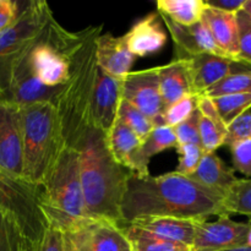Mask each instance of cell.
<instances>
[{
	"label": "cell",
	"mask_w": 251,
	"mask_h": 251,
	"mask_svg": "<svg viewBox=\"0 0 251 251\" xmlns=\"http://www.w3.org/2000/svg\"><path fill=\"white\" fill-rule=\"evenodd\" d=\"M223 206L228 215L239 213L251 218V178L238 179L223 196Z\"/></svg>",
	"instance_id": "cell-27"
},
{
	"label": "cell",
	"mask_w": 251,
	"mask_h": 251,
	"mask_svg": "<svg viewBox=\"0 0 251 251\" xmlns=\"http://www.w3.org/2000/svg\"><path fill=\"white\" fill-rule=\"evenodd\" d=\"M196 108H198V96H186V97L181 98L173 104L164 108L159 125H166V126L173 129L174 126L183 123L186 118L190 117Z\"/></svg>",
	"instance_id": "cell-32"
},
{
	"label": "cell",
	"mask_w": 251,
	"mask_h": 251,
	"mask_svg": "<svg viewBox=\"0 0 251 251\" xmlns=\"http://www.w3.org/2000/svg\"><path fill=\"white\" fill-rule=\"evenodd\" d=\"M103 25L87 27V34L70 58L69 78L54 100L53 105L60 120L61 134L68 147L75 150L83 135L96 126L92 119L97 59L96 38Z\"/></svg>",
	"instance_id": "cell-3"
},
{
	"label": "cell",
	"mask_w": 251,
	"mask_h": 251,
	"mask_svg": "<svg viewBox=\"0 0 251 251\" xmlns=\"http://www.w3.org/2000/svg\"><path fill=\"white\" fill-rule=\"evenodd\" d=\"M203 2L207 7L229 14H237L243 9L245 0H203Z\"/></svg>",
	"instance_id": "cell-41"
},
{
	"label": "cell",
	"mask_w": 251,
	"mask_h": 251,
	"mask_svg": "<svg viewBox=\"0 0 251 251\" xmlns=\"http://www.w3.org/2000/svg\"><path fill=\"white\" fill-rule=\"evenodd\" d=\"M127 225H132L159 238L181 243L190 248L193 247L194 238H195L196 221L184 220V218L147 217L132 221Z\"/></svg>",
	"instance_id": "cell-21"
},
{
	"label": "cell",
	"mask_w": 251,
	"mask_h": 251,
	"mask_svg": "<svg viewBox=\"0 0 251 251\" xmlns=\"http://www.w3.org/2000/svg\"><path fill=\"white\" fill-rule=\"evenodd\" d=\"M65 237L76 251H132L122 228L100 218H86Z\"/></svg>",
	"instance_id": "cell-10"
},
{
	"label": "cell",
	"mask_w": 251,
	"mask_h": 251,
	"mask_svg": "<svg viewBox=\"0 0 251 251\" xmlns=\"http://www.w3.org/2000/svg\"><path fill=\"white\" fill-rule=\"evenodd\" d=\"M157 70L164 108L186 96L194 95L186 60L174 59L167 65L158 66Z\"/></svg>",
	"instance_id": "cell-22"
},
{
	"label": "cell",
	"mask_w": 251,
	"mask_h": 251,
	"mask_svg": "<svg viewBox=\"0 0 251 251\" xmlns=\"http://www.w3.org/2000/svg\"><path fill=\"white\" fill-rule=\"evenodd\" d=\"M80 178L88 218L122 226V202L131 172L114 161L97 126L88 130L77 146Z\"/></svg>",
	"instance_id": "cell-2"
},
{
	"label": "cell",
	"mask_w": 251,
	"mask_h": 251,
	"mask_svg": "<svg viewBox=\"0 0 251 251\" xmlns=\"http://www.w3.org/2000/svg\"><path fill=\"white\" fill-rule=\"evenodd\" d=\"M211 100L215 103L218 114L226 126H228L233 120L251 109V93L222 96V97L211 98Z\"/></svg>",
	"instance_id": "cell-28"
},
{
	"label": "cell",
	"mask_w": 251,
	"mask_h": 251,
	"mask_svg": "<svg viewBox=\"0 0 251 251\" xmlns=\"http://www.w3.org/2000/svg\"><path fill=\"white\" fill-rule=\"evenodd\" d=\"M189 178L223 195L238 180L234 176V171L227 167L216 153H203L198 168L189 176Z\"/></svg>",
	"instance_id": "cell-23"
},
{
	"label": "cell",
	"mask_w": 251,
	"mask_h": 251,
	"mask_svg": "<svg viewBox=\"0 0 251 251\" xmlns=\"http://www.w3.org/2000/svg\"><path fill=\"white\" fill-rule=\"evenodd\" d=\"M250 223L235 222L222 215L215 222H196L191 251H228L247 247Z\"/></svg>",
	"instance_id": "cell-12"
},
{
	"label": "cell",
	"mask_w": 251,
	"mask_h": 251,
	"mask_svg": "<svg viewBox=\"0 0 251 251\" xmlns=\"http://www.w3.org/2000/svg\"><path fill=\"white\" fill-rule=\"evenodd\" d=\"M237 24L239 41L238 59L251 65V16L240 10L237 12Z\"/></svg>",
	"instance_id": "cell-35"
},
{
	"label": "cell",
	"mask_w": 251,
	"mask_h": 251,
	"mask_svg": "<svg viewBox=\"0 0 251 251\" xmlns=\"http://www.w3.org/2000/svg\"><path fill=\"white\" fill-rule=\"evenodd\" d=\"M226 134H227L226 130L221 129L212 120L203 117L200 113L199 135H200V145L205 153H215L216 150L223 146Z\"/></svg>",
	"instance_id": "cell-33"
},
{
	"label": "cell",
	"mask_w": 251,
	"mask_h": 251,
	"mask_svg": "<svg viewBox=\"0 0 251 251\" xmlns=\"http://www.w3.org/2000/svg\"><path fill=\"white\" fill-rule=\"evenodd\" d=\"M87 34V28L70 32L53 19L27 53V64L32 75L43 85H64L70 73V58Z\"/></svg>",
	"instance_id": "cell-7"
},
{
	"label": "cell",
	"mask_w": 251,
	"mask_h": 251,
	"mask_svg": "<svg viewBox=\"0 0 251 251\" xmlns=\"http://www.w3.org/2000/svg\"><path fill=\"white\" fill-rule=\"evenodd\" d=\"M178 146L173 129L166 125H157L141 141L139 149L130 158L129 171L139 176H150L149 164L152 157Z\"/></svg>",
	"instance_id": "cell-19"
},
{
	"label": "cell",
	"mask_w": 251,
	"mask_h": 251,
	"mask_svg": "<svg viewBox=\"0 0 251 251\" xmlns=\"http://www.w3.org/2000/svg\"><path fill=\"white\" fill-rule=\"evenodd\" d=\"M162 21L168 28L174 44V53L176 60H185L199 54H213V55L228 56L216 44L212 34L208 31L205 22L199 21L191 26H183L163 14H158ZM230 58V56H229Z\"/></svg>",
	"instance_id": "cell-14"
},
{
	"label": "cell",
	"mask_w": 251,
	"mask_h": 251,
	"mask_svg": "<svg viewBox=\"0 0 251 251\" xmlns=\"http://www.w3.org/2000/svg\"><path fill=\"white\" fill-rule=\"evenodd\" d=\"M123 100L144 113L154 126L164 110L157 68L131 71L123 78Z\"/></svg>",
	"instance_id": "cell-11"
},
{
	"label": "cell",
	"mask_w": 251,
	"mask_h": 251,
	"mask_svg": "<svg viewBox=\"0 0 251 251\" xmlns=\"http://www.w3.org/2000/svg\"><path fill=\"white\" fill-rule=\"evenodd\" d=\"M223 194L205 188L176 172L158 176L131 173L122 202V226L147 217H176L207 221L228 215Z\"/></svg>",
	"instance_id": "cell-1"
},
{
	"label": "cell",
	"mask_w": 251,
	"mask_h": 251,
	"mask_svg": "<svg viewBox=\"0 0 251 251\" xmlns=\"http://www.w3.org/2000/svg\"><path fill=\"white\" fill-rule=\"evenodd\" d=\"M243 11L247 12L249 16H251V0H245L244 2V6H243Z\"/></svg>",
	"instance_id": "cell-42"
},
{
	"label": "cell",
	"mask_w": 251,
	"mask_h": 251,
	"mask_svg": "<svg viewBox=\"0 0 251 251\" xmlns=\"http://www.w3.org/2000/svg\"><path fill=\"white\" fill-rule=\"evenodd\" d=\"M199 119H200V112H199V109L196 108L190 117L186 118L183 123H180V124H178L176 126L173 127V131L176 136L178 145H200ZM201 149H202V147H201Z\"/></svg>",
	"instance_id": "cell-36"
},
{
	"label": "cell",
	"mask_w": 251,
	"mask_h": 251,
	"mask_svg": "<svg viewBox=\"0 0 251 251\" xmlns=\"http://www.w3.org/2000/svg\"><path fill=\"white\" fill-rule=\"evenodd\" d=\"M53 19L47 1H20L17 20L10 28L0 33V98L9 90L15 66L28 53Z\"/></svg>",
	"instance_id": "cell-6"
},
{
	"label": "cell",
	"mask_w": 251,
	"mask_h": 251,
	"mask_svg": "<svg viewBox=\"0 0 251 251\" xmlns=\"http://www.w3.org/2000/svg\"><path fill=\"white\" fill-rule=\"evenodd\" d=\"M250 227H249V232H248V237H247V247L251 248V220L249 221Z\"/></svg>",
	"instance_id": "cell-44"
},
{
	"label": "cell",
	"mask_w": 251,
	"mask_h": 251,
	"mask_svg": "<svg viewBox=\"0 0 251 251\" xmlns=\"http://www.w3.org/2000/svg\"><path fill=\"white\" fill-rule=\"evenodd\" d=\"M33 251H65V235L59 229L48 227Z\"/></svg>",
	"instance_id": "cell-39"
},
{
	"label": "cell",
	"mask_w": 251,
	"mask_h": 251,
	"mask_svg": "<svg viewBox=\"0 0 251 251\" xmlns=\"http://www.w3.org/2000/svg\"><path fill=\"white\" fill-rule=\"evenodd\" d=\"M202 21L206 24L221 50L230 58L238 59L239 41H238L237 14L223 12L205 5Z\"/></svg>",
	"instance_id": "cell-20"
},
{
	"label": "cell",
	"mask_w": 251,
	"mask_h": 251,
	"mask_svg": "<svg viewBox=\"0 0 251 251\" xmlns=\"http://www.w3.org/2000/svg\"><path fill=\"white\" fill-rule=\"evenodd\" d=\"M0 251H33L19 226L0 211Z\"/></svg>",
	"instance_id": "cell-29"
},
{
	"label": "cell",
	"mask_w": 251,
	"mask_h": 251,
	"mask_svg": "<svg viewBox=\"0 0 251 251\" xmlns=\"http://www.w3.org/2000/svg\"><path fill=\"white\" fill-rule=\"evenodd\" d=\"M123 98V78L108 75L97 66L92 97V119L96 126L107 134L118 117Z\"/></svg>",
	"instance_id": "cell-15"
},
{
	"label": "cell",
	"mask_w": 251,
	"mask_h": 251,
	"mask_svg": "<svg viewBox=\"0 0 251 251\" xmlns=\"http://www.w3.org/2000/svg\"><path fill=\"white\" fill-rule=\"evenodd\" d=\"M123 37L127 49L135 58L157 53L167 42V34L159 21L158 12L140 20Z\"/></svg>",
	"instance_id": "cell-18"
},
{
	"label": "cell",
	"mask_w": 251,
	"mask_h": 251,
	"mask_svg": "<svg viewBox=\"0 0 251 251\" xmlns=\"http://www.w3.org/2000/svg\"><path fill=\"white\" fill-rule=\"evenodd\" d=\"M65 251H76L75 248H74L73 244L70 243V240H69L66 237H65Z\"/></svg>",
	"instance_id": "cell-43"
},
{
	"label": "cell",
	"mask_w": 251,
	"mask_h": 251,
	"mask_svg": "<svg viewBox=\"0 0 251 251\" xmlns=\"http://www.w3.org/2000/svg\"><path fill=\"white\" fill-rule=\"evenodd\" d=\"M24 146V179L41 186L65 149L55 107L39 102L20 107Z\"/></svg>",
	"instance_id": "cell-5"
},
{
	"label": "cell",
	"mask_w": 251,
	"mask_h": 251,
	"mask_svg": "<svg viewBox=\"0 0 251 251\" xmlns=\"http://www.w3.org/2000/svg\"><path fill=\"white\" fill-rule=\"evenodd\" d=\"M20 12V1L0 0V33L15 24Z\"/></svg>",
	"instance_id": "cell-40"
},
{
	"label": "cell",
	"mask_w": 251,
	"mask_h": 251,
	"mask_svg": "<svg viewBox=\"0 0 251 251\" xmlns=\"http://www.w3.org/2000/svg\"><path fill=\"white\" fill-rule=\"evenodd\" d=\"M0 172L24 179V146L20 107L0 98Z\"/></svg>",
	"instance_id": "cell-9"
},
{
	"label": "cell",
	"mask_w": 251,
	"mask_h": 251,
	"mask_svg": "<svg viewBox=\"0 0 251 251\" xmlns=\"http://www.w3.org/2000/svg\"><path fill=\"white\" fill-rule=\"evenodd\" d=\"M228 251H251V248L242 247V248H238V249H233V250H228Z\"/></svg>",
	"instance_id": "cell-45"
},
{
	"label": "cell",
	"mask_w": 251,
	"mask_h": 251,
	"mask_svg": "<svg viewBox=\"0 0 251 251\" xmlns=\"http://www.w3.org/2000/svg\"><path fill=\"white\" fill-rule=\"evenodd\" d=\"M126 235L132 251H191L185 244L163 239L132 225L120 227Z\"/></svg>",
	"instance_id": "cell-26"
},
{
	"label": "cell",
	"mask_w": 251,
	"mask_h": 251,
	"mask_svg": "<svg viewBox=\"0 0 251 251\" xmlns=\"http://www.w3.org/2000/svg\"><path fill=\"white\" fill-rule=\"evenodd\" d=\"M61 86L49 87L34 77L27 64L26 54L15 66L9 90L1 100H9L17 107H25L39 102H49L53 104L54 100L60 92Z\"/></svg>",
	"instance_id": "cell-16"
},
{
	"label": "cell",
	"mask_w": 251,
	"mask_h": 251,
	"mask_svg": "<svg viewBox=\"0 0 251 251\" xmlns=\"http://www.w3.org/2000/svg\"><path fill=\"white\" fill-rule=\"evenodd\" d=\"M105 144L114 161L129 171L130 158L140 147L141 140L130 127L117 119L105 134Z\"/></svg>",
	"instance_id": "cell-24"
},
{
	"label": "cell",
	"mask_w": 251,
	"mask_h": 251,
	"mask_svg": "<svg viewBox=\"0 0 251 251\" xmlns=\"http://www.w3.org/2000/svg\"><path fill=\"white\" fill-rule=\"evenodd\" d=\"M229 149L235 171L251 178V139L237 142Z\"/></svg>",
	"instance_id": "cell-38"
},
{
	"label": "cell",
	"mask_w": 251,
	"mask_h": 251,
	"mask_svg": "<svg viewBox=\"0 0 251 251\" xmlns=\"http://www.w3.org/2000/svg\"><path fill=\"white\" fill-rule=\"evenodd\" d=\"M117 119L124 123L127 127H130L141 141L154 127L153 123L144 113L140 112L137 108H135L134 105L127 103L123 98L119 104V109H118Z\"/></svg>",
	"instance_id": "cell-30"
},
{
	"label": "cell",
	"mask_w": 251,
	"mask_h": 251,
	"mask_svg": "<svg viewBox=\"0 0 251 251\" xmlns=\"http://www.w3.org/2000/svg\"><path fill=\"white\" fill-rule=\"evenodd\" d=\"M96 59L98 68L108 75L124 78L131 73L132 64L136 58L127 49L124 37L100 33L96 38Z\"/></svg>",
	"instance_id": "cell-17"
},
{
	"label": "cell",
	"mask_w": 251,
	"mask_h": 251,
	"mask_svg": "<svg viewBox=\"0 0 251 251\" xmlns=\"http://www.w3.org/2000/svg\"><path fill=\"white\" fill-rule=\"evenodd\" d=\"M188 63L194 95L201 96L223 80L234 74L251 73V65L229 56L199 54L185 59Z\"/></svg>",
	"instance_id": "cell-13"
},
{
	"label": "cell",
	"mask_w": 251,
	"mask_h": 251,
	"mask_svg": "<svg viewBox=\"0 0 251 251\" xmlns=\"http://www.w3.org/2000/svg\"><path fill=\"white\" fill-rule=\"evenodd\" d=\"M176 150L179 154L178 168H176V172L179 174H183V176H189L198 168L199 163H200L205 152L201 149L200 145L194 144L178 145Z\"/></svg>",
	"instance_id": "cell-34"
},
{
	"label": "cell",
	"mask_w": 251,
	"mask_h": 251,
	"mask_svg": "<svg viewBox=\"0 0 251 251\" xmlns=\"http://www.w3.org/2000/svg\"><path fill=\"white\" fill-rule=\"evenodd\" d=\"M250 220H251V218H250Z\"/></svg>",
	"instance_id": "cell-46"
},
{
	"label": "cell",
	"mask_w": 251,
	"mask_h": 251,
	"mask_svg": "<svg viewBox=\"0 0 251 251\" xmlns=\"http://www.w3.org/2000/svg\"><path fill=\"white\" fill-rule=\"evenodd\" d=\"M39 186L0 172V211L15 221L32 249L48 228L39 202Z\"/></svg>",
	"instance_id": "cell-8"
},
{
	"label": "cell",
	"mask_w": 251,
	"mask_h": 251,
	"mask_svg": "<svg viewBox=\"0 0 251 251\" xmlns=\"http://www.w3.org/2000/svg\"><path fill=\"white\" fill-rule=\"evenodd\" d=\"M157 11L183 26H191L202 19L203 0H158Z\"/></svg>",
	"instance_id": "cell-25"
},
{
	"label": "cell",
	"mask_w": 251,
	"mask_h": 251,
	"mask_svg": "<svg viewBox=\"0 0 251 251\" xmlns=\"http://www.w3.org/2000/svg\"><path fill=\"white\" fill-rule=\"evenodd\" d=\"M249 139H251V109L228 125L223 146L230 147L237 142Z\"/></svg>",
	"instance_id": "cell-37"
},
{
	"label": "cell",
	"mask_w": 251,
	"mask_h": 251,
	"mask_svg": "<svg viewBox=\"0 0 251 251\" xmlns=\"http://www.w3.org/2000/svg\"><path fill=\"white\" fill-rule=\"evenodd\" d=\"M39 190V202L48 227L66 234L88 218L76 150L65 146Z\"/></svg>",
	"instance_id": "cell-4"
},
{
	"label": "cell",
	"mask_w": 251,
	"mask_h": 251,
	"mask_svg": "<svg viewBox=\"0 0 251 251\" xmlns=\"http://www.w3.org/2000/svg\"><path fill=\"white\" fill-rule=\"evenodd\" d=\"M238 93H251V73L234 74L225 77L208 88L203 95L208 98H217L222 96L238 95Z\"/></svg>",
	"instance_id": "cell-31"
}]
</instances>
